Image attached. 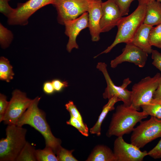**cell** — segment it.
<instances>
[{
    "instance_id": "30",
    "label": "cell",
    "mask_w": 161,
    "mask_h": 161,
    "mask_svg": "<svg viewBox=\"0 0 161 161\" xmlns=\"http://www.w3.org/2000/svg\"><path fill=\"white\" fill-rule=\"evenodd\" d=\"M9 101L4 95L0 94V122L3 121V118L8 106Z\"/></svg>"
},
{
    "instance_id": "7",
    "label": "cell",
    "mask_w": 161,
    "mask_h": 161,
    "mask_svg": "<svg viewBox=\"0 0 161 161\" xmlns=\"http://www.w3.org/2000/svg\"><path fill=\"white\" fill-rule=\"evenodd\" d=\"M89 0H55L52 5L55 8L58 23L64 25L66 21L75 19L87 12Z\"/></svg>"
},
{
    "instance_id": "14",
    "label": "cell",
    "mask_w": 161,
    "mask_h": 161,
    "mask_svg": "<svg viewBox=\"0 0 161 161\" xmlns=\"http://www.w3.org/2000/svg\"><path fill=\"white\" fill-rule=\"evenodd\" d=\"M102 0H89L87 12L89 28L93 41L100 39L101 32L100 22L102 15Z\"/></svg>"
},
{
    "instance_id": "33",
    "label": "cell",
    "mask_w": 161,
    "mask_h": 161,
    "mask_svg": "<svg viewBox=\"0 0 161 161\" xmlns=\"http://www.w3.org/2000/svg\"><path fill=\"white\" fill-rule=\"evenodd\" d=\"M55 92H60L64 88L67 87L68 83L66 81H62L59 79H55L52 81Z\"/></svg>"
},
{
    "instance_id": "13",
    "label": "cell",
    "mask_w": 161,
    "mask_h": 161,
    "mask_svg": "<svg viewBox=\"0 0 161 161\" xmlns=\"http://www.w3.org/2000/svg\"><path fill=\"white\" fill-rule=\"evenodd\" d=\"M101 7L102 15L100 26L101 32H104L117 26L123 16L113 0L102 2Z\"/></svg>"
},
{
    "instance_id": "12",
    "label": "cell",
    "mask_w": 161,
    "mask_h": 161,
    "mask_svg": "<svg viewBox=\"0 0 161 161\" xmlns=\"http://www.w3.org/2000/svg\"><path fill=\"white\" fill-rule=\"evenodd\" d=\"M64 25L65 27V33L69 38L66 49L68 52H70L74 48L78 49L76 42L77 37L81 31L89 27L88 12L84 13L75 19L65 21Z\"/></svg>"
},
{
    "instance_id": "29",
    "label": "cell",
    "mask_w": 161,
    "mask_h": 161,
    "mask_svg": "<svg viewBox=\"0 0 161 161\" xmlns=\"http://www.w3.org/2000/svg\"><path fill=\"white\" fill-rule=\"evenodd\" d=\"M10 0H0V12L8 18L13 12L14 8L9 4Z\"/></svg>"
},
{
    "instance_id": "24",
    "label": "cell",
    "mask_w": 161,
    "mask_h": 161,
    "mask_svg": "<svg viewBox=\"0 0 161 161\" xmlns=\"http://www.w3.org/2000/svg\"><path fill=\"white\" fill-rule=\"evenodd\" d=\"M149 41L151 46L161 48V23L153 27L149 35Z\"/></svg>"
},
{
    "instance_id": "11",
    "label": "cell",
    "mask_w": 161,
    "mask_h": 161,
    "mask_svg": "<svg viewBox=\"0 0 161 161\" xmlns=\"http://www.w3.org/2000/svg\"><path fill=\"white\" fill-rule=\"evenodd\" d=\"M148 54L131 42L126 44L122 53L111 61V67L114 68L119 64L127 62L134 63L140 67H143L146 64Z\"/></svg>"
},
{
    "instance_id": "10",
    "label": "cell",
    "mask_w": 161,
    "mask_h": 161,
    "mask_svg": "<svg viewBox=\"0 0 161 161\" xmlns=\"http://www.w3.org/2000/svg\"><path fill=\"white\" fill-rule=\"evenodd\" d=\"M113 152L116 161H142L148 155L146 151H141L133 144L127 143L123 136L117 137L115 140Z\"/></svg>"
},
{
    "instance_id": "35",
    "label": "cell",
    "mask_w": 161,
    "mask_h": 161,
    "mask_svg": "<svg viewBox=\"0 0 161 161\" xmlns=\"http://www.w3.org/2000/svg\"><path fill=\"white\" fill-rule=\"evenodd\" d=\"M153 98L155 101H161V77L160 79L157 88L154 95Z\"/></svg>"
},
{
    "instance_id": "9",
    "label": "cell",
    "mask_w": 161,
    "mask_h": 161,
    "mask_svg": "<svg viewBox=\"0 0 161 161\" xmlns=\"http://www.w3.org/2000/svg\"><path fill=\"white\" fill-rule=\"evenodd\" d=\"M32 100L25 93L16 89L12 93L3 121L5 124L16 125L17 121L30 106Z\"/></svg>"
},
{
    "instance_id": "34",
    "label": "cell",
    "mask_w": 161,
    "mask_h": 161,
    "mask_svg": "<svg viewBox=\"0 0 161 161\" xmlns=\"http://www.w3.org/2000/svg\"><path fill=\"white\" fill-rule=\"evenodd\" d=\"M44 92L47 94L51 95L55 91L52 81H47L44 82L43 85Z\"/></svg>"
},
{
    "instance_id": "4",
    "label": "cell",
    "mask_w": 161,
    "mask_h": 161,
    "mask_svg": "<svg viewBox=\"0 0 161 161\" xmlns=\"http://www.w3.org/2000/svg\"><path fill=\"white\" fill-rule=\"evenodd\" d=\"M27 130L15 125H8L6 137L0 140V161H16L26 144Z\"/></svg>"
},
{
    "instance_id": "26",
    "label": "cell",
    "mask_w": 161,
    "mask_h": 161,
    "mask_svg": "<svg viewBox=\"0 0 161 161\" xmlns=\"http://www.w3.org/2000/svg\"><path fill=\"white\" fill-rule=\"evenodd\" d=\"M74 150H68L61 146L58 150L56 154L58 161H78L73 155Z\"/></svg>"
},
{
    "instance_id": "27",
    "label": "cell",
    "mask_w": 161,
    "mask_h": 161,
    "mask_svg": "<svg viewBox=\"0 0 161 161\" xmlns=\"http://www.w3.org/2000/svg\"><path fill=\"white\" fill-rule=\"evenodd\" d=\"M135 0H113L118 7L122 16L128 15L131 2Z\"/></svg>"
},
{
    "instance_id": "36",
    "label": "cell",
    "mask_w": 161,
    "mask_h": 161,
    "mask_svg": "<svg viewBox=\"0 0 161 161\" xmlns=\"http://www.w3.org/2000/svg\"><path fill=\"white\" fill-rule=\"evenodd\" d=\"M139 4H147L148 2L157 0H137Z\"/></svg>"
},
{
    "instance_id": "6",
    "label": "cell",
    "mask_w": 161,
    "mask_h": 161,
    "mask_svg": "<svg viewBox=\"0 0 161 161\" xmlns=\"http://www.w3.org/2000/svg\"><path fill=\"white\" fill-rule=\"evenodd\" d=\"M133 129L130 138L131 143L139 148L148 143L161 137V119L151 116L148 120L140 122Z\"/></svg>"
},
{
    "instance_id": "23",
    "label": "cell",
    "mask_w": 161,
    "mask_h": 161,
    "mask_svg": "<svg viewBox=\"0 0 161 161\" xmlns=\"http://www.w3.org/2000/svg\"><path fill=\"white\" fill-rule=\"evenodd\" d=\"M14 38L12 32L0 23V44L1 47L5 49L9 47Z\"/></svg>"
},
{
    "instance_id": "3",
    "label": "cell",
    "mask_w": 161,
    "mask_h": 161,
    "mask_svg": "<svg viewBox=\"0 0 161 161\" xmlns=\"http://www.w3.org/2000/svg\"><path fill=\"white\" fill-rule=\"evenodd\" d=\"M147 4H138L136 9L131 14L122 17L117 25L118 30L112 43L104 51L94 57L109 52L119 44L131 42L137 31L143 24Z\"/></svg>"
},
{
    "instance_id": "17",
    "label": "cell",
    "mask_w": 161,
    "mask_h": 161,
    "mask_svg": "<svg viewBox=\"0 0 161 161\" xmlns=\"http://www.w3.org/2000/svg\"><path fill=\"white\" fill-rule=\"evenodd\" d=\"M86 161H116L113 151L106 145H99L93 148Z\"/></svg>"
},
{
    "instance_id": "25",
    "label": "cell",
    "mask_w": 161,
    "mask_h": 161,
    "mask_svg": "<svg viewBox=\"0 0 161 161\" xmlns=\"http://www.w3.org/2000/svg\"><path fill=\"white\" fill-rule=\"evenodd\" d=\"M66 123L75 128L83 135L86 137L89 136V129L87 125L71 115H70V119L66 122Z\"/></svg>"
},
{
    "instance_id": "19",
    "label": "cell",
    "mask_w": 161,
    "mask_h": 161,
    "mask_svg": "<svg viewBox=\"0 0 161 161\" xmlns=\"http://www.w3.org/2000/svg\"><path fill=\"white\" fill-rule=\"evenodd\" d=\"M14 75L13 67L9 60L1 56L0 58V79L7 82L12 80Z\"/></svg>"
},
{
    "instance_id": "5",
    "label": "cell",
    "mask_w": 161,
    "mask_h": 161,
    "mask_svg": "<svg viewBox=\"0 0 161 161\" xmlns=\"http://www.w3.org/2000/svg\"><path fill=\"white\" fill-rule=\"evenodd\" d=\"M161 77L157 73L153 77L147 76L135 83L132 88L131 105L139 111L141 106L151 103Z\"/></svg>"
},
{
    "instance_id": "8",
    "label": "cell",
    "mask_w": 161,
    "mask_h": 161,
    "mask_svg": "<svg viewBox=\"0 0 161 161\" xmlns=\"http://www.w3.org/2000/svg\"><path fill=\"white\" fill-rule=\"evenodd\" d=\"M107 65L104 62H98L97 68L103 74L107 84V87L103 94L105 99H109L117 96L126 105L130 106L131 104L132 92L128 90L127 87L131 82L129 78L124 79L121 85H116L112 80L108 72Z\"/></svg>"
},
{
    "instance_id": "2",
    "label": "cell",
    "mask_w": 161,
    "mask_h": 161,
    "mask_svg": "<svg viewBox=\"0 0 161 161\" xmlns=\"http://www.w3.org/2000/svg\"><path fill=\"white\" fill-rule=\"evenodd\" d=\"M148 116L143 111L139 112L131 105H118L112 116L106 135L109 137L113 136L118 137L129 134L137 123Z\"/></svg>"
},
{
    "instance_id": "20",
    "label": "cell",
    "mask_w": 161,
    "mask_h": 161,
    "mask_svg": "<svg viewBox=\"0 0 161 161\" xmlns=\"http://www.w3.org/2000/svg\"><path fill=\"white\" fill-rule=\"evenodd\" d=\"M35 147L27 141L16 161H36Z\"/></svg>"
},
{
    "instance_id": "32",
    "label": "cell",
    "mask_w": 161,
    "mask_h": 161,
    "mask_svg": "<svg viewBox=\"0 0 161 161\" xmlns=\"http://www.w3.org/2000/svg\"><path fill=\"white\" fill-rule=\"evenodd\" d=\"M148 154V155L154 159L161 158V138L157 144Z\"/></svg>"
},
{
    "instance_id": "1",
    "label": "cell",
    "mask_w": 161,
    "mask_h": 161,
    "mask_svg": "<svg viewBox=\"0 0 161 161\" xmlns=\"http://www.w3.org/2000/svg\"><path fill=\"white\" fill-rule=\"evenodd\" d=\"M41 98L37 96L32 100L30 106L19 119L16 125L22 127L27 124L34 128L44 137L46 146L50 147L56 154L61 146V141L53 135L46 120L45 112L38 107Z\"/></svg>"
},
{
    "instance_id": "18",
    "label": "cell",
    "mask_w": 161,
    "mask_h": 161,
    "mask_svg": "<svg viewBox=\"0 0 161 161\" xmlns=\"http://www.w3.org/2000/svg\"><path fill=\"white\" fill-rule=\"evenodd\" d=\"M119 101H120V100L116 96H114L108 99V103L103 107L102 112L96 123L90 129L89 131L91 134H96L98 136H100L103 122L108 112L115 109V104Z\"/></svg>"
},
{
    "instance_id": "28",
    "label": "cell",
    "mask_w": 161,
    "mask_h": 161,
    "mask_svg": "<svg viewBox=\"0 0 161 161\" xmlns=\"http://www.w3.org/2000/svg\"><path fill=\"white\" fill-rule=\"evenodd\" d=\"M65 106L66 109L69 112L70 115L80 121L83 122L82 117L73 101L72 100L69 101Z\"/></svg>"
},
{
    "instance_id": "21",
    "label": "cell",
    "mask_w": 161,
    "mask_h": 161,
    "mask_svg": "<svg viewBox=\"0 0 161 161\" xmlns=\"http://www.w3.org/2000/svg\"><path fill=\"white\" fill-rule=\"evenodd\" d=\"M55 154L50 147L35 150V155L37 161H58Z\"/></svg>"
},
{
    "instance_id": "31",
    "label": "cell",
    "mask_w": 161,
    "mask_h": 161,
    "mask_svg": "<svg viewBox=\"0 0 161 161\" xmlns=\"http://www.w3.org/2000/svg\"><path fill=\"white\" fill-rule=\"evenodd\" d=\"M151 54L153 60L152 64L161 72V53L157 50H153Z\"/></svg>"
},
{
    "instance_id": "22",
    "label": "cell",
    "mask_w": 161,
    "mask_h": 161,
    "mask_svg": "<svg viewBox=\"0 0 161 161\" xmlns=\"http://www.w3.org/2000/svg\"><path fill=\"white\" fill-rule=\"evenodd\" d=\"M143 112L148 115L154 116L161 119V101L153 100L148 104L141 106Z\"/></svg>"
},
{
    "instance_id": "37",
    "label": "cell",
    "mask_w": 161,
    "mask_h": 161,
    "mask_svg": "<svg viewBox=\"0 0 161 161\" xmlns=\"http://www.w3.org/2000/svg\"><path fill=\"white\" fill-rule=\"evenodd\" d=\"M157 1L160 2V3L161 4V0H157Z\"/></svg>"
},
{
    "instance_id": "15",
    "label": "cell",
    "mask_w": 161,
    "mask_h": 161,
    "mask_svg": "<svg viewBox=\"0 0 161 161\" xmlns=\"http://www.w3.org/2000/svg\"><path fill=\"white\" fill-rule=\"evenodd\" d=\"M153 26L143 24L135 34L131 43L148 54L153 50L149 41V35Z\"/></svg>"
},
{
    "instance_id": "16",
    "label": "cell",
    "mask_w": 161,
    "mask_h": 161,
    "mask_svg": "<svg viewBox=\"0 0 161 161\" xmlns=\"http://www.w3.org/2000/svg\"><path fill=\"white\" fill-rule=\"evenodd\" d=\"M161 23V4L157 0L147 4L143 24L153 26Z\"/></svg>"
}]
</instances>
